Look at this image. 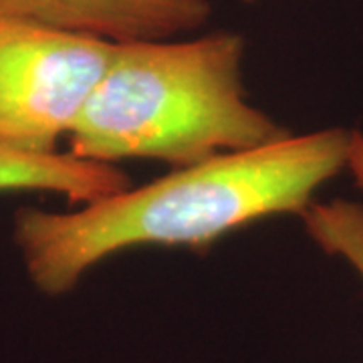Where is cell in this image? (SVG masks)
<instances>
[{
	"label": "cell",
	"mask_w": 363,
	"mask_h": 363,
	"mask_svg": "<svg viewBox=\"0 0 363 363\" xmlns=\"http://www.w3.org/2000/svg\"><path fill=\"white\" fill-rule=\"evenodd\" d=\"M350 142L351 131L339 128L291 133L257 150L174 168L73 212L26 208L14 218V242L35 286L59 297L121 250L208 248L262 218L303 214L313 194L347 168Z\"/></svg>",
	"instance_id": "1"
},
{
	"label": "cell",
	"mask_w": 363,
	"mask_h": 363,
	"mask_svg": "<svg viewBox=\"0 0 363 363\" xmlns=\"http://www.w3.org/2000/svg\"><path fill=\"white\" fill-rule=\"evenodd\" d=\"M242 61L236 33L117 43L69 135V154L107 166L154 160L186 168L291 135L248 101Z\"/></svg>",
	"instance_id": "2"
},
{
	"label": "cell",
	"mask_w": 363,
	"mask_h": 363,
	"mask_svg": "<svg viewBox=\"0 0 363 363\" xmlns=\"http://www.w3.org/2000/svg\"><path fill=\"white\" fill-rule=\"evenodd\" d=\"M117 43L0 16V147L49 156L69 138Z\"/></svg>",
	"instance_id": "3"
},
{
	"label": "cell",
	"mask_w": 363,
	"mask_h": 363,
	"mask_svg": "<svg viewBox=\"0 0 363 363\" xmlns=\"http://www.w3.org/2000/svg\"><path fill=\"white\" fill-rule=\"evenodd\" d=\"M210 14L208 0H0V16L111 43L172 39L200 28Z\"/></svg>",
	"instance_id": "4"
},
{
	"label": "cell",
	"mask_w": 363,
	"mask_h": 363,
	"mask_svg": "<svg viewBox=\"0 0 363 363\" xmlns=\"http://www.w3.org/2000/svg\"><path fill=\"white\" fill-rule=\"evenodd\" d=\"M131 188L130 176L117 166L79 160L71 154L33 156L0 147L2 192H51L69 202L87 204Z\"/></svg>",
	"instance_id": "5"
},
{
	"label": "cell",
	"mask_w": 363,
	"mask_h": 363,
	"mask_svg": "<svg viewBox=\"0 0 363 363\" xmlns=\"http://www.w3.org/2000/svg\"><path fill=\"white\" fill-rule=\"evenodd\" d=\"M305 228L319 247L343 257L363 279V206L345 200L315 204Z\"/></svg>",
	"instance_id": "6"
},
{
	"label": "cell",
	"mask_w": 363,
	"mask_h": 363,
	"mask_svg": "<svg viewBox=\"0 0 363 363\" xmlns=\"http://www.w3.org/2000/svg\"><path fill=\"white\" fill-rule=\"evenodd\" d=\"M347 168L351 169L353 180L357 184V188H362L363 190V133L357 130L351 131Z\"/></svg>",
	"instance_id": "7"
},
{
	"label": "cell",
	"mask_w": 363,
	"mask_h": 363,
	"mask_svg": "<svg viewBox=\"0 0 363 363\" xmlns=\"http://www.w3.org/2000/svg\"><path fill=\"white\" fill-rule=\"evenodd\" d=\"M245 2H257V0H245Z\"/></svg>",
	"instance_id": "8"
}]
</instances>
